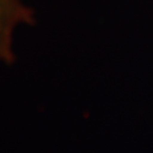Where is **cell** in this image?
I'll return each instance as SVG.
<instances>
[{"instance_id":"6da1fadb","label":"cell","mask_w":153,"mask_h":153,"mask_svg":"<svg viewBox=\"0 0 153 153\" xmlns=\"http://www.w3.org/2000/svg\"><path fill=\"white\" fill-rule=\"evenodd\" d=\"M34 14L22 0H0V64L14 62V33L20 25L33 24Z\"/></svg>"}]
</instances>
